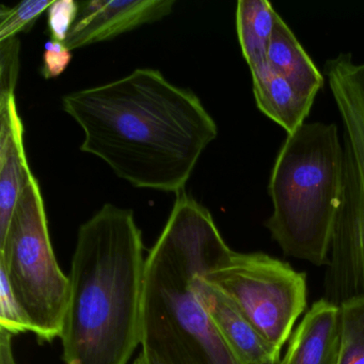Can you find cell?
<instances>
[{
    "mask_svg": "<svg viewBox=\"0 0 364 364\" xmlns=\"http://www.w3.org/2000/svg\"><path fill=\"white\" fill-rule=\"evenodd\" d=\"M267 63L306 97L315 100L319 89L323 88V74L279 14L268 44Z\"/></svg>",
    "mask_w": 364,
    "mask_h": 364,
    "instance_id": "12",
    "label": "cell"
},
{
    "mask_svg": "<svg viewBox=\"0 0 364 364\" xmlns=\"http://www.w3.org/2000/svg\"><path fill=\"white\" fill-rule=\"evenodd\" d=\"M146 257L133 210L105 204L77 232L65 364H127L140 345Z\"/></svg>",
    "mask_w": 364,
    "mask_h": 364,
    "instance_id": "2",
    "label": "cell"
},
{
    "mask_svg": "<svg viewBox=\"0 0 364 364\" xmlns=\"http://www.w3.org/2000/svg\"><path fill=\"white\" fill-rule=\"evenodd\" d=\"M0 329L16 334L33 333V327L14 295L5 272L0 270Z\"/></svg>",
    "mask_w": 364,
    "mask_h": 364,
    "instance_id": "16",
    "label": "cell"
},
{
    "mask_svg": "<svg viewBox=\"0 0 364 364\" xmlns=\"http://www.w3.org/2000/svg\"><path fill=\"white\" fill-rule=\"evenodd\" d=\"M205 278L235 304L280 355L306 308V274L265 253L230 249L208 270Z\"/></svg>",
    "mask_w": 364,
    "mask_h": 364,
    "instance_id": "6",
    "label": "cell"
},
{
    "mask_svg": "<svg viewBox=\"0 0 364 364\" xmlns=\"http://www.w3.org/2000/svg\"><path fill=\"white\" fill-rule=\"evenodd\" d=\"M72 50L65 43L50 40L44 46L42 75L46 80L60 76L72 60Z\"/></svg>",
    "mask_w": 364,
    "mask_h": 364,
    "instance_id": "19",
    "label": "cell"
},
{
    "mask_svg": "<svg viewBox=\"0 0 364 364\" xmlns=\"http://www.w3.org/2000/svg\"><path fill=\"white\" fill-rule=\"evenodd\" d=\"M24 132L16 95L0 97V237L7 232L21 195L33 176Z\"/></svg>",
    "mask_w": 364,
    "mask_h": 364,
    "instance_id": "9",
    "label": "cell"
},
{
    "mask_svg": "<svg viewBox=\"0 0 364 364\" xmlns=\"http://www.w3.org/2000/svg\"><path fill=\"white\" fill-rule=\"evenodd\" d=\"M341 343L340 306L317 300L289 338L278 364H336Z\"/></svg>",
    "mask_w": 364,
    "mask_h": 364,
    "instance_id": "10",
    "label": "cell"
},
{
    "mask_svg": "<svg viewBox=\"0 0 364 364\" xmlns=\"http://www.w3.org/2000/svg\"><path fill=\"white\" fill-rule=\"evenodd\" d=\"M84 132L80 151L138 188L184 191L218 129L199 97L153 69L63 97Z\"/></svg>",
    "mask_w": 364,
    "mask_h": 364,
    "instance_id": "1",
    "label": "cell"
},
{
    "mask_svg": "<svg viewBox=\"0 0 364 364\" xmlns=\"http://www.w3.org/2000/svg\"><path fill=\"white\" fill-rule=\"evenodd\" d=\"M133 364H149V362L146 361V359L144 357V355L140 353L139 355L136 358L135 361L133 362Z\"/></svg>",
    "mask_w": 364,
    "mask_h": 364,
    "instance_id": "21",
    "label": "cell"
},
{
    "mask_svg": "<svg viewBox=\"0 0 364 364\" xmlns=\"http://www.w3.org/2000/svg\"><path fill=\"white\" fill-rule=\"evenodd\" d=\"M0 270L5 272L38 340L60 338L70 278L57 262L35 176L25 186L7 232L0 237Z\"/></svg>",
    "mask_w": 364,
    "mask_h": 364,
    "instance_id": "5",
    "label": "cell"
},
{
    "mask_svg": "<svg viewBox=\"0 0 364 364\" xmlns=\"http://www.w3.org/2000/svg\"><path fill=\"white\" fill-rule=\"evenodd\" d=\"M174 0H91L80 14L65 44L70 50L114 39L171 14Z\"/></svg>",
    "mask_w": 364,
    "mask_h": 364,
    "instance_id": "8",
    "label": "cell"
},
{
    "mask_svg": "<svg viewBox=\"0 0 364 364\" xmlns=\"http://www.w3.org/2000/svg\"><path fill=\"white\" fill-rule=\"evenodd\" d=\"M80 14L74 0H54L48 10V26L52 39L65 43Z\"/></svg>",
    "mask_w": 364,
    "mask_h": 364,
    "instance_id": "17",
    "label": "cell"
},
{
    "mask_svg": "<svg viewBox=\"0 0 364 364\" xmlns=\"http://www.w3.org/2000/svg\"><path fill=\"white\" fill-rule=\"evenodd\" d=\"M54 0H26L14 8L0 9V42L16 38L21 31L35 24L43 12L48 11Z\"/></svg>",
    "mask_w": 364,
    "mask_h": 364,
    "instance_id": "15",
    "label": "cell"
},
{
    "mask_svg": "<svg viewBox=\"0 0 364 364\" xmlns=\"http://www.w3.org/2000/svg\"><path fill=\"white\" fill-rule=\"evenodd\" d=\"M278 16L266 0H240L236 8V29L242 56L249 68L267 63V48Z\"/></svg>",
    "mask_w": 364,
    "mask_h": 364,
    "instance_id": "13",
    "label": "cell"
},
{
    "mask_svg": "<svg viewBox=\"0 0 364 364\" xmlns=\"http://www.w3.org/2000/svg\"><path fill=\"white\" fill-rule=\"evenodd\" d=\"M344 152L336 124L304 123L287 135L272 168L266 221L287 257L328 265L340 210Z\"/></svg>",
    "mask_w": 364,
    "mask_h": 364,
    "instance_id": "4",
    "label": "cell"
},
{
    "mask_svg": "<svg viewBox=\"0 0 364 364\" xmlns=\"http://www.w3.org/2000/svg\"><path fill=\"white\" fill-rule=\"evenodd\" d=\"M20 41L18 37L0 42V97L16 95Z\"/></svg>",
    "mask_w": 364,
    "mask_h": 364,
    "instance_id": "18",
    "label": "cell"
},
{
    "mask_svg": "<svg viewBox=\"0 0 364 364\" xmlns=\"http://www.w3.org/2000/svg\"><path fill=\"white\" fill-rule=\"evenodd\" d=\"M257 108L280 125L287 135L295 133L310 114L314 99L298 92L280 74L265 65L250 69Z\"/></svg>",
    "mask_w": 364,
    "mask_h": 364,
    "instance_id": "11",
    "label": "cell"
},
{
    "mask_svg": "<svg viewBox=\"0 0 364 364\" xmlns=\"http://www.w3.org/2000/svg\"><path fill=\"white\" fill-rule=\"evenodd\" d=\"M0 364H18L14 357V336L0 329Z\"/></svg>",
    "mask_w": 364,
    "mask_h": 364,
    "instance_id": "20",
    "label": "cell"
},
{
    "mask_svg": "<svg viewBox=\"0 0 364 364\" xmlns=\"http://www.w3.org/2000/svg\"><path fill=\"white\" fill-rule=\"evenodd\" d=\"M340 310L341 343L336 364H364V299L347 300Z\"/></svg>",
    "mask_w": 364,
    "mask_h": 364,
    "instance_id": "14",
    "label": "cell"
},
{
    "mask_svg": "<svg viewBox=\"0 0 364 364\" xmlns=\"http://www.w3.org/2000/svg\"><path fill=\"white\" fill-rule=\"evenodd\" d=\"M225 242L208 208L185 191L146 257L140 353L149 364H238L210 321L197 277Z\"/></svg>",
    "mask_w": 364,
    "mask_h": 364,
    "instance_id": "3",
    "label": "cell"
},
{
    "mask_svg": "<svg viewBox=\"0 0 364 364\" xmlns=\"http://www.w3.org/2000/svg\"><path fill=\"white\" fill-rule=\"evenodd\" d=\"M230 249L225 242L210 255L200 270L197 287L202 304L238 364H278L280 355L257 333L235 304L205 278L208 270Z\"/></svg>",
    "mask_w": 364,
    "mask_h": 364,
    "instance_id": "7",
    "label": "cell"
}]
</instances>
